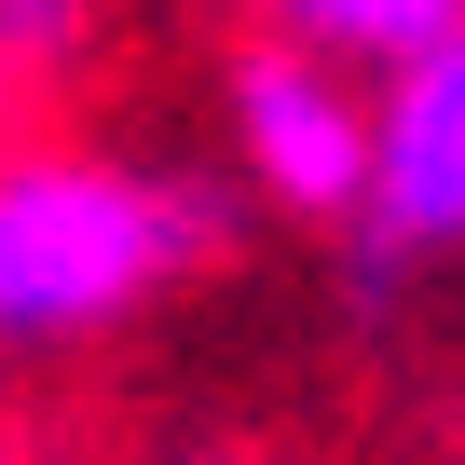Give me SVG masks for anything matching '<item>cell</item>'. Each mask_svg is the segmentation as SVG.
Instances as JSON below:
<instances>
[{
  "label": "cell",
  "mask_w": 465,
  "mask_h": 465,
  "mask_svg": "<svg viewBox=\"0 0 465 465\" xmlns=\"http://www.w3.org/2000/svg\"><path fill=\"white\" fill-rule=\"evenodd\" d=\"M219 261V192L124 151H0V356H69Z\"/></svg>",
  "instance_id": "6da1fadb"
},
{
  "label": "cell",
  "mask_w": 465,
  "mask_h": 465,
  "mask_svg": "<svg viewBox=\"0 0 465 465\" xmlns=\"http://www.w3.org/2000/svg\"><path fill=\"white\" fill-rule=\"evenodd\" d=\"M465 247V28L397 55L370 96V219H356V288H397L411 261Z\"/></svg>",
  "instance_id": "3957f363"
},
{
  "label": "cell",
  "mask_w": 465,
  "mask_h": 465,
  "mask_svg": "<svg viewBox=\"0 0 465 465\" xmlns=\"http://www.w3.org/2000/svg\"><path fill=\"white\" fill-rule=\"evenodd\" d=\"M0 465H28V451H15V438H0Z\"/></svg>",
  "instance_id": "8992f818"
},
{
  "label": "cell",
  "mask_w": 465,
  "mask_h": 465,
  "mask_svg": "<svg viewBox=\"0 0 465 465\" xmlns=\"http://www.w3.org/2000/svg\"><path fill=\"white\" fill-rule=\"evenodd\" d=\"M261 28L383 83L397 55H424V42H451V28H465V0H261Z\"/></svg>",
  "instance_id": "277c9868"
},
{
  "label": "cell",
  "mask_w": 465,
  "mask_h": 465,
  "mask_svg": "<svg viewBox=\"0 0 465 465\" xmlns=\"http://www.w3.org/2000/svg\"><path fill=\"white\" fill-rule=\"evenodd\" d=\"M219 110H232V164H247L261 205L329 219V232L370 219V96H356L342 55H302V42L261 28L247 55L219 69Z\"/></svg>",
  "instance_id": "7a4b0ae2"
},
{
  "label": "cell",
  "mask_w": 465,
  "mask_h": 465,
  "mask_svg": "<svg viewBox=\"0 0 465 465\" xmlns=\"http://www.w3.org/2000/svg\"><path fill=\"white\" fill-rule=\"evenodd\" d=\"M83 42H96V0H0V96H15V83H55Z\"/></svg>",
  "instance_id": "5b68a950"
}]
</instances>
